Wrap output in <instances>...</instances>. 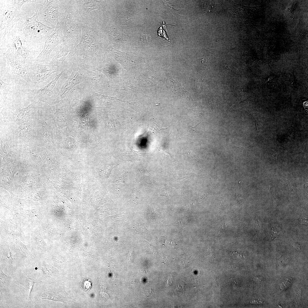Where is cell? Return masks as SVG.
<instances>
[{"mask_svg":"<svg viewBox=\"0 0 308 308\" xmlns=\"http://www.w3.org/2000/svg\"><path fill=\"white\" fill-rule=\"evenodd\" d=\"M58 1L38 0L35 3L37 8V15L42 23L48 26L55 24L56 26L60 15Z\"/></svg>","mask_w":308,"mask_h":308,"instance_id":"4","label":"cell"},{"mask_svg":"<svg viewBox=\"0 0 308 308\" xmlns=\"http://www.w3.org/2000/svg\"><path fill=\"white\" fill-rule=\"evenodd\" d=\"M176 291L178 293H183L185 291L184 286L181 285H178L176 288Z\"/></svg>","mask_w":308,"mask_h":308,"instance_id":"26","label":"cell"},{"mask_svg":"<svg viewBox=\"0 0 308 308\" xmlns=\"http://www.w3.org/2000/svg\"><path fill=\"white\" fill-rule=\"evenodd\" d=\"M153 290L150 289L147 290L145 292V295L147 297H149L153 294Z\"/></svg>","mask_w":308,"mask_h":308,"instance_id":"27","label":"cell"},{"mask_svg":"<svg viewBox=\"0 0 308 308\" xmlns=\"http://www.w3.org/2000/svg\"><path fill=\"white\" fill-rule=\"evenodd\" d=\"M62 40V31L58 23L53 32L47 36L43 50L33 62L39 63L48 61L51 52Z\"/></svg>","mask_w":308,"mask_h":308,"instance_id":"7","label":"cell"},{"mask_svg":"<svg viewBox=\"0 0 308 308\" xmlns=\"http://www.w3.org/2000/svg\"><path fill=\"white\" fill-rule=\"evenodd\" d=\"M36 102H33L25 108L19 107L15 110L14 113V116L17 120H24L30 116L31 112L33 107L35 106Z\"/></svg>","mask_w":308,"mask_h":308,"instance_id":"18","label":"cell"},{"mask_svg":"<svg viewBox=\"0 0 308 308\" xmlns=\"http://www.w3.org/2000/svg\"><path fill=\"white\" fill-rule=\"evenodd\" d=\"M11 84L3 82L1 78H0V95L3 98H5L8 94L9 90L11 88Z\"/></svg>","mask_w":308,"mask_h":308,"instance_id":"22","label":"cell"},{"mask_svg":"<svg viewBox=\"0 0 308 308\" xmlns=\"http://www.w3.org/2000/svg\"><path fill=\"white\" fill-rule=\"evenodd\" d=\"M32 130L31 125L24 124L20 126L16 130L15 136L19 139H29L32 136Z\"/></svg>","mask_w":308,"mask_h":308,"instance_id":"19","label":"cell"},{"mask_svg":"<svg viewBox=\"0 0 308 308\" xmlns=\"http://www.w3.org/2000/svg\"><path fill=\"white\" fill-rule=\"evenodd\" d=\"M30 247L37 258H41L47 251V244L38 230L34 233Z\"/></svg>","mask_w":308,"mask_h":308,"instance_id":"13","label":"cell"},{"mask_svg":"<svg viewBox=\"0 0 308 308\" xmlns=\"http://www.w3.org/2000/svg\"><path fill=\"white\" fill-rule=\"evenodd\" d=\"M37 13L38 10L30 18L25 13L26 19L22 26V32L25 40L30 45L45 42L47 36L50 35L49 33L53 30L39 20Z\"/></svg>","mask_w":308,"mask_h":308,"instance_id":"3","label":"cell"},{"mask_svg":"<svg viewBox=\"0 0 308 308\" xmlns=\"http://www.w3.org/2000/svg\"><path fill=\"white\" fill-rule=\"evenodd\" d=\"M9 247L8 243H1L0 267L5 274L12 276L15 269V259L12 257Z\"/></svg>","mask_w":308,"mask_h":308,"instance_id":"11","label":"cell"},{"mask_svg":"<svg viewBox=\"0 0 308 308\" xmlns=\"http://www.w3.org/2000/svg\"><path fill=\"white\" fill-rule=\"evenodd\" d=\"M27 217H35L38 218L40 221L41 215L38 211L35 210L29 211L28 213H26Z\"/></svg>","mask_w":308,"mask_h":308,"instance_id":"25","label":"cell"},{"mask_svg":"<svg viewBox=\"0 0 308 308\" xmlns=\"http://www.w3.org/2000/svg\"><path fill=\"white\" fill-rule=\"evenodd\" d=\"M226 226L227 225L226 224H224L222 225L221 227L223 229L225 228L226 227Z\"/></svg>","mask_w":308,"mask_h":308,"instance_id":"30","label":"cell"},{"mask_svg":"<svg viewBox=\"0 0 308 308\" xmlns=\"http://www.w3.org/2000/svg\"><path fill=\"white\" fill-rule=\"evenodd\" d=\"M3 54L12 74L19 76L30 86L32 84L31 80L28 75L26 64L19 61L15 57L13 52L9 49H8Z\"/></svg>","mask_w":308,"mask_h":308,"instance_id":"10","label":"cell"},{"mask_svg":"<svg viewBox=\"0 0 308 308\" xmlns=\"http://www.w3.org/2000/svg\"><path fill=\"white\" fill-rule=\"evenodd\" d=\"M293 246L294 248L298 250H301L299 245L296 243H293Z\"/></svg>","mask_w":308,"mask_h":308,"instance_id":"28","label":"cell"},{"mask_svg":"<svg viewBox=\"0 0 308 308\" xmlns=\"http://www.w3.org/2000/svg\"><path fill=\"white\" fill-rule=\"evenodd\" d=\"M13 5L0 6V41L11 38L22 31V26L25 21V15Z\"/></svg>","mask_w":308,"mask_h":308,"instance_id":"2","label":"cell"},{"mask_svg":"<svg viewBox=\"0 0 308 308\" xmlns=\"http://www.w3.org/2000/svg\"><path fill=\"white\" fill-rule=\"evenodd\" d=\"M252 145H250V146H248V147H242L240 146H235V145H231V146H232L235 147L240 148L241 149H244L245 148H246L248 147H250V146H251Z\"/></svg>","mask_w":308,"mask_h":308,"instance_id":"29","label":"cell"},{"mask_svg":"<svg viewBox=\"0 0 308 308\" xmlns=\"http://www.w3.org/2000/svg\"><path fill=\"white\" fill-rule=\"evenodd\" d=\"M11 41L8 45L16 58L23 63L25 64L26 58L31 52L30 49L26 47L28 43L21 32L10 38Z\"/></svg>","mask_w":308,"mask_h":308,"instance_id":"9","label":"cell"},{"mask_svg":"<svg viewBox=\"0 0 308 308\" xmlns=\"http://www.w3.org/2000/svg\"><path fill=\"white\" fill-rule=\"evenodd\" d=\"M15 224L12 222L6 221L1 224V232L5 239L14 241L19 240L18 238L22 235V232Z\"/></svg>","mask_w":308,"mask_h":308,"instance_id":"14","label":"cell"},{"mask_svg":"<svg viewBox=\"0 0 308 308\" xmlns=\"http://www.w3.org/2000/svg\"><path fill=\"white\" fill-rule=\"evenodd\" d=\"M69 51L64 46L61 45L51 57L50 64L55 66L62 65Z\"/></svg>","mask_w":308,"mask_h":308,"instance_id":"17","label":"cell"},{"mask_svg":"<svg viewBox=\"0 0 308 308\" xmlns=\"http://www.w3.org/2000/svg\"><path fill=\"white\" fill-rule=\"evenodd\" d=\"M32 84L34 87L45 81L53 73L57 71L56 66L33 62L30 66Z\"/></svg>","mask_w":308,"mask_h":308,"instance_id":"8","label":"cell"},{"mask_svg":"<svg viewBox=\"0 0 308 308\" xmlns=\"http://www.w3.org/2000/svg\"><path fill=\"white\" fill-rule=\"evenodd\" d=\"M38 0H13V5L17 10L20 11L22 5L26 3H36Z\"/></svg>","mask_w":308,"mask_h":308,"instance_id":"24","label":"cell"},{"mask_svg":"<svg viewBox=\"0 0 308 308\" xmlns=\"http://www.w3.org/2000/svg\"><path fill=\"white\" fill-rule=\"evenodd\" d=\"M9 285L0 290V308H31L37 306L31 298L34 284L28 267L15 268Z\"/></svg>","mask_w":308,"mask_h":308,"instance_id":"1","label":"cell"},{"mask_svg":"<svg viewBox=\"0 0 308 308\" xmlns=\"http://www.w3.org/2000/svg\"><path fill=\"white\" fill-rule=\"evenodd\" d=\"M28 268L31 277L38 282H50L58 273L57 271L53 267L48 264L41 258H37Z\"/></svg>","mask_w":308,"mask_h":308,"instance_id":"6","label":"cell"},{"mask_svg":"<svg viewBox=\"0 0 308 308\" xmlns=\"http://www.w3.org/2000/svg\"><path fill=\"white\" fill-rule=\"evenodd\" d=\"M84 5L85 9L89 13L93 10L98 9L100 6L98 2L95 1H88L84 3Z\"/></svg>","mask_w":308,"mask_h":308,"instance_id":"23","label":"cell"},{"mask_svg":"<svg viewBox=\"0 0 308 308\" xmlns=\"http://www.w3.org/2000/svg\"><path fill=\"white\" fill-rule=\"evenodd\" d=\"M12 215L13 223L16 224L23 223L27 218L26 214H22L17 212H13Z\"/></svg>","mask_w":308,"mask_h":308,"instance_id":"21","label":"cell"},{"mask_svg":"<svg viewBox=\"0 0 308 308\" xmlns=\"http://www.w3.org/2000/svg\"><path fill=\"white\" fill-rule=\"evenodd\" d=\"M9 244L12 257L15 259V268L28 267L37 260V257L31 248H29L19 240Z\"/></svg>","mask_w":308,"mask_h":308,"instance_id":"5","label":"cell"},{"mask_svg":"<svg viewBox=\"0 0 308 308\" xmlns=\"http://www.w3.org/2000/svg\"><path fill=\"white\" fill-rule=\"evenodd\" d=\"M64 71H62L60 73L56 74L48 84L42 88L31 90L29 92L30 94L37 101L45 102L50 97L54 95L53 90L57 80Z\"/></svg>","mask_w":308,"mask_h":308,"instance_id":"12","label":"cell"},{"mask_svg":"<svg viewBox=\"0 0 308 308\" xmlns=\"http://www.w3.org/2000/svg\"><path fill=\"white\" fill-rule=\"evenodd\" d=\"M83 81L84 78L78 71L74 72V74L63 84L56 96L60 98L64 96L74 86Z\"/></svg>","mask_w":308,"mask_h":308,"instance_id":"15","label":"cell"},{"mask_svg":"<svg viewBox=\"0 0 308 308\" xmlns=\"http://www.w3.org/2000/svg\"><path fill=\"white\" fill-rule=\"evenodd\" d=\"M111 55L118 61L123 64L130 62L135 58V55L132 52H122L112 47L109 48Z\"/></svg>","mask_w":308,"mask_h":308,"instance_id":"16","label":"cell"},{"mask_svg":"<svg viewBox=\"0 0 308 308\" xmlns=\"http://www.w3.org/2000/svg\"><path fill=\"white\" fill-rule=\"evenodd\" d=\"M0 290L6 288L9 285L11 278V276L5 274L0 267Z\"/></svg>","mask_w":308,"mask_h":308,"instance_id":"20","label":"cell"}]
</instances>
